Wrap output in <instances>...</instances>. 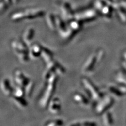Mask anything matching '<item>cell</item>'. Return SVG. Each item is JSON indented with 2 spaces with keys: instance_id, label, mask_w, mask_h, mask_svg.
Returning a JSON list of instances; mask_svg holds the SVG:
<instances>
[{
  "instance_id": "1",
  "label": "cell",
  "mask_w": 126,
  "mask_h": 126,
  "mask_svg": "<svg viewBox=\"0 0 126 126\" xmlns=\"http://www.w3.org/2000/svg\"><path fill=\"white\" fill-rule=\"evenodd\" d=\"M57 81V77L55 73L48 79V84L46 88L45 91L39 101V104L42 107L45 108L48 105L56 88Z\"/></svg>"
},
{
  "instance_id": "2",
  "label": "cell",
  "mask_w": 126,
  "mask_h": 126,
  "mask_svg": "<svg viewBox=\"0 0 126 126\" xmlns=\"http://www.w3.org/2000/svg\"><path fill=\"white\" fill-rule=\"evenodd\" d=\"M82 84L89 93L91 97L94 100H97L99 99L100 94L98 90L97 89V87L94 85L89 79L87 78H84L82 80Z\"/></svg>"
},
{
  "instance_id": "3",
  "label": "cell",
  "mask_w": 126,
  "mask_h": 126,
  "mask_svg": "<svg viewBox=\"0 0 126 126\" xmlns=\"http://www.w3.org/2000/svg\"><path fill=\"white\" fill-rule=\"evenodd\" d=\"M14 75V81L17 86L24 87L30 82L29 78L26 77L24 73L22 72V71L16 70Z\"/></svg>"
},
{
  "instance_id": "4",
  "label": "cell",
  "mask_w": 126,
  "mask_h": 126,
  "mask_svg": "<svg viewBox=\"0 0 126 126\" xmlns=\"http://www.w3.org/2000/svg\"><path fill=\"white\" fill-rule=\"evenodd\" d=\"M2 90L6 96H10L13 94V89L10 80L6 78H3L1 81Z\"/></svg>"
},
{
  "instance_id": "5",
  "label": "cell",
  "mask_w": 126,
  "mask_h": 126,
  "mask_svg": "<svg viewBox=\"0 0 126 126\" xmlns=\"http://www.w3.org/2000/svg\"><path fill=\"white\" fill-rule=\"evenodd\" d=\"M49 111L53 114L60 112L61 109V104L60 100L58 98H54L51 99L48 104Z\"/></svg>"
},
{
  "instance_id": "6",
  "label": "cell",
  "mask_w": 126,
  "mask_h": 126,
  "mask_svg": "<svg viewBox=\"0 0 126 126\" xmlns=\"http://www.w3.org/2000/svg\"><path fill=\"white\" fill-rule=\"evenodd\" d=\"M97 62V57L95 55H92L86 61L85 65L82 68V71L84 73H88L91 72V71L94 69V65Z\"/></svg>"
},
{
  "instance_id": "7",
  "label": "cell",
  "mask_w": 126,
  "mask_h": 126,
  "mask_svg": "<svg viewBox=\"0 0 126 126\" xmlns=\"http://www.w3.org/2000/svg\"><path fill=\"white\" fill-rule=\"evenodd\" d=\"M74 100L76 103L81 106H87L89 104V101L87 98L80 93H77L74 94Z\"/></svg>"
},
{
  "instance_id": "8",
  "label": "cell",
  "mask_w": 126,
  "mask_h": 126,
  "mask_svg": "<svg viewBox=\"0 0 126 126\" xmlns=\"http://www.w3.org/2000/svg\"><path fill=\"white\" fill-rule=\"evenodd\" d=\"M23 97H17L13 96L12 100L14 103L19 108H24L27 106V102Z\"/></svg>"
},
{
  "instance_id": "9",
  "label": "cell",
  "mask_w": 126,
  "mask_h": 126,
  "mask_svg": "<svg viewBox=\"0 0 126 126\" xmlns=\"http://www.w3.org/2000/svg\"><path fill=\"white\" fill-rule=\"evenodd\" d=\"M24 94H25V90L23 89V87L17 86V87L13 90L12 95L14 97H24Z\"/></svg>"
},
{
  "instance_id": "10",
  "label": "cell",
  "mask_w": 126,
  "mask_h": 126,
  "mask_svg": "<svg viewBox=\"0 0 126 126\" xmlns=\"http://www.w3.org/2000/svg\"><path fill=\"white\" fill-rule=\"evenodd\" d=\"M63 124L64 123L62 119L60 118H55L47 122L45 126H62Z\"/></svg>"
},
{
  "instance_id": "11",
  "label": "cell",
  "mask_w": 126,
  "mask_h": 126,
  "mask_svg": "<svg viewBox=\"0 0 126 126\" xmlns=\"http://www.w3.org/2000/svg\"><path fill=\"white\" fill-rule=\"evenodd\" d=\"M34 88V83L33 81H30L29 83L27 84L25 86V92L26 95L29 97L33 93Z\"/></svg>"
},
{
  "instance_id": "12",
  "label": "cell",
  "mask_w": 126,
  "mask_h": 126,
  "mask_svg": "<svg viewBox=\"0 0 126 126\" xmlns=\"http://www.w3.org/2000/svg\"><path fill=\"white\" fill-rule=\"evenodd\" d=\"M42 50H41L39 46L37 45H34L31 49V55L32 56H33L34 57H37L42 54Z\"/></svg>"
},
{
  "instance_id": "13",
  "label": "cell",
  "mask_w": 126,
  "mask_h": 126,
  "mask_svg": "<svg viewBox=\"0 0 126 126\" xmlns=\"http://www.w3.org/2000/svg\"><path fill=\"white\" fill-rule=\"evenodd\" d=\"M41 54L42 55L43 58H44V60L46 62L49 63L50 61H51V60H52V54L50 52H49L48 50H42Z\"/></svg>"
},
{
  "instance_id": "14",
  "label": "cell",
  "mask_w": 126,
  "mask_h": 126,
  "mask_svg": "<svg viewBox=\"0 0 126 126\" xmlns=\"http://www.w3.org/2000/svg\"><path fill=\"white\" fill-rule=\"evenodd\" d=\"M33 29H29L26 31V32L24 35V37L25 41L29 42L30 41L33 36Z\"/></svg>"
},
{
  "instance_id": "15",
  "label": "cell",
  "mask_w": 126,
  "mask_h": 126,
  "mask_svg": "<svg viewBox=\"0 0 126 126\" xmlns=\"http://www.w3.org/2000/svg\"><path fill=\"white\" fill-rule=\"evenodd\" d=\"M82 126H97L96 121L92 120H85L81 121Z\"/></svg>"
},
{
  "instance_id": "16",
  "label": "cell",
  "mask_w": 126,
  "mask_h": 126,
  "mask_svg": "<svg viewBox=\"0 0 126 126\" xmlns=\"http://www.w3.org/2000/svg\"><path fill=\"white\" fill-rule=\"evenodd\" d=\"M68 126H82V123L80 121L75 120L70 122Z\"/></svg>"
}]
</instances>
